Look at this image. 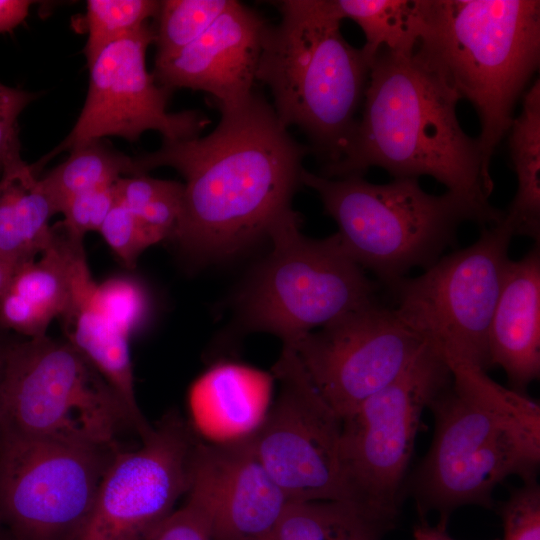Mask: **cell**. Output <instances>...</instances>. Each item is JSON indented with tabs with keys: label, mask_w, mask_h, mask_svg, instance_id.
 <instances>
[{
	"label": "cell",
	"mask_w": 540,
	"mask_h": 540,
	"mask_svg": "<svg viewBox=\"0 0 540 540\" xmlns=\"http://www.w3.org/2000/svg\"><path fill=\"white\" fill-rule=\"evenodd\" d=\"M192 487L207 507L212 540H271L290 501L249 440L199 438Z\"/></svg>",
	"instance_id": "16"
},
{
	"label": "cell",
	"mask_w": 540,
	"mask_h": 540,
	"mask_svg": "<svg viewBox=\"0 0 540 540\" xmlns=\"http://www.w3.org/2000/svg\"><path fill=\"white\" fill-rule=\"evenodd\" d=\"M502 540H540V485L523 482L498 507ZM501 540V539H500Z\"/></svg>",
	"instance_id": "32"
},
{
	"label": "cell",
	"mask_w": 540,
	"mask_h": 540,
	"mask_svg": "<svg viewBox=\"0 0 540 540\" xmlns=\"http://www.w3.org/2000/svg\"><path fill=\"white\" fill-rule=\"evenodd\" d=\"M413 540H456L452 538L447 529L440 528L437 525H430L425 519H421L413 529ZM492 540H500L494 538Z\"/></svg>",
	"instance_id": "37"
},
{
	"label": "cell",
	"mask_w": 540,
	"mask_h": 540,
	"mask_svg": "<svg viewBox=\"0 0 540 540\" xmlns=\"http://www.w3.org/2000/svg\"><path fill=\"white\" fill-rule=\"evenodd\" d=\"M231 0L160 1L155 60L168 58L206 32L229 6Z\"/></svg>",
	"instance_id": "28"
},
{
	"label": "cell",
	"mask_w": 540,
	"mask_h": 540,
	"mask_svg": "<svg viewBox=\"0 0 540 540\" xmlns=\"http://www.w3.org/2000/svg\"><path fill=\"white\" fill-rule=\"evenodd\" d=\"M301 183L318 194L346 252L390 288L440 259L463 222L486 226L468 202L448 191L430 194L417 178L373 184L361 175L325 178L304 169Z\"/></svg>",
	"instance_id": "6"
},
{
	"label": "cell",
	"mask_w": 540,
	"mask_h": 540,
	"mask_svg": "<svg viewBox=\"0 0 540 540\" xmlns=\"http://www.w3.org/2000/svg\"><path fill=\"white\" fill-rule=\"evenodd\" d=\"M273 373L280 392L249 436L255 454L290 502L351 501L341 461V418L293 349L283 347Z\"/></svg>",
	"instance_id": "13"
},
{
	"label": "cell",
	"mask_w": 540,
	"mask_h": 540,
	"mask_svg": "<svg viewBox=\"0 0 540 540\" xmlns=\"http://www.w3.org/2000/svg\"><path fill=\"white\" fill-rule=\"evenodd\" d=\"M154 38V29L146 23L101 51L89 66L88 94L74 127L57 147L31 165L35 172L59 153L105 136L135 142L154 130L165 141L199 137L210 123L207 116L196 110L168 112L171 91L146 69V50Z\"/></svg>",
	"instance_id": "14"
},
{
	"label": "cell",
	"mask_w": 540,
	"mask_h": 540,
	"mask_svg": "<svg viewBox=\"0 0 540 540\" xmlns=\"http://www.w3.org/2000/svg\"><path fill=\"white\" fill-rule=\"evenodd\" d=\"M146 540H212L209 513L198 490L191 486L184 504Z\"/></svg>",
	"instance_id": "34"
},
{
	"label": "cell",
	"mask_w": 540,
	"mask_h": 540,
	"mask_svg": "<svg viewBox=\"0 0 540 540\" xmlns=\"http://www.w3.org/2000/svg\"><path fill=\"white\" fill-rule=\"evenodd\" d=\"M394 526L352 501L290 502L271 540H383Z\"/></svg>",
	"instance_id": "24"
},
{
	"label": "cell",
	"mask_w": 540,
	"mask_h": 540,
	"mask_svg": "<svg viewBox=\"0 0 540 540\" xmlns=\"http://www.w3.org/2000/svg\"><path fill=\"white\" fill-rule=\"evenodd\" d=\"M450 381L445 358L425 344L395 380L341 419V461L352 502L395 525L422 414Z\"/></svg>",
	"instance_id": "9"
},
{
	"label": "cell",
	"mask_w": 540,
	"mask_h": 540,
	"mask_svg": "<svg viewBox=\"0 0 540 540\" xmlns=\"http://www.w3.org/2000/svg\"><path fill=\"white\" fill-rule=\"evenodd\" d=\"M277 6L281 20L266 26L256 80L269 87L281 124L298 127L311 152L334 163L356 123L371 63L343 37L331 0Z\"/></svg>",
	"instance_id": "5"
},
{
	"label": "cell",
	"mask_w": 540,
	"mask_h": 540,
	"mask_svg": "<svg viewBox=\"0 0 540 540\" xmlns=\"http://www.w3.org/2000/svg\"><path fill=\"white\" fill-rule=\"evenodd\" d=\"M16 337L11 335V332L4 330L0 327V386L4 373L7 355L11 344Z\"/></svg>",
	"instance_id": "38"
},
{
	"label": "cell",
	"mask_w": 540,
	"mask_h": 540,
	"mask_svg": "<svg viewBox=\"0 0 540 540\" xmlns=\"http://www.w3.org/2000/svg\"><path fill=\"white\" fill-rule=\"evenodd\" d=\"M220 120L204 137L165 141L134 159L137 175L168 166L185 179L180 219L172 236L197 258L229 256L261 237L291 208L311 152L283 126L254 90L218 106Z\"/></svg>",
	"instance_id": "1"
},
{
	"label": "cell",
	"mask_w": 540,
	"mask_h": 540,
	"mask_svg": "<svg viewBox=\"0 0 540 540\" xmlns=\"http://www.w3.org/2000/svg\"><path fill=\"white\" fill-rule=\"evenodd\" d=\"M512 238L503 221L484 227L473 244L391 288L397 316L445 360L491 367L488 332Z\"/></svg>",
	"instance_id": "10"
},
{
	"label": "cell",
	"mask_w": 540,
	"mask_h": 540,
	"mask_svg": "<svg viewBox=\"0 0 540 540\" xmlns=\"http://www.w3.org/2000/svg\"><path fill=\"white\" fill-rule=\"evenodd\" d=\"M114 192L116 203L172 238L182 212V183L146 174L127 176L114 183Z\"/></svg>",
	"instance_id": "27"
},
{
	"label": "cell",
	"mask_w": 540,
	"mask_h": 540,
	"mask_svg": "<svg viewBox=\"0 0 540 540\" xmlns=\"http://www.w3.org/2000/svg\"><path fill=\"white\" fill-rule=\"evenodd\" d=\"M300 221L290 208L273 223L267 235L272 250L239 299L242 327L274 334L283 347L375 301V284L337 232L312 239L301 233Z\"/></svg>",
	"instance_id": "7"
},
{
	"label": "cell",
	"mask_w": 540,
	"mask_h": 540,
	"mask_svg": "<svg viewBox=\"0 0 540 540\" xmlns=\"http://www.w3.org/2000/svg\"><path fill=\"white\" fill-rule=\"evenodd\" d=\"M517 191L502 221L514 236L540 242V80L524 93L522 111L509 129Z\"/></svg>",
	"instance_id": "23"
},
{
	"label": "cell",
	"mask_w": 540,
	"mask_h": 540,
	"mask_svg": "<svg viewBox=\"0 0 540 540\" xmlns=\"http://www.w3.org/2000/svg\"><path fill=\"white\" fill-rule=\"evenodd\" d=\"M39 260L17 265L0 293V327L26 338L46 335L50 323L67 312L77 261L84 256L83 240L57 224Z\"/></svg>",
	"instance_id": "19"
},
{
	"label": "cell",
	"mask_w": 540,
	"mask_h": 540,
	"mask_svg": "<svg viewBox=\"0 0 540 540\" xmlns=\"http://www.w3.org/2000/svg\"><path fill=\"white\" fill-rule=\"evenodd\" d=\"M141 440L135 450L115 451L68 540H146L188 494L199 440L191 425L171 410Z\"/></svg>",
	"instance_id": "12"
},
{
	"label": "cell",
	"mask_w": 540,
	"mask_h": 540,
	"mask_svg": "<svg viewBox=\"0 0 540 540\" xmlns=\"http://www.w3.org/2000/svg\"><path fill=\"white\" fill-rule=\"evenodd\" d=\"M131 418L120 396L71 343L13 341L0 386V430L70 444L120 448Z\"/></svg>",
	"instance_id": "8"
},
{
	"label": "cell",
	"mask_w": 540,
	"mask_h": 540,
	"mask_svg": "<svg viewBox=\"0 0 540 540\" xmlns=\"http://www.w3.org/2000/svg\"><path fill=\"white\" fill-rule=\"evenodd\" d=\"M338 16L354 21L365 36L361 48L372 62L384 48L398 54L415 51L422 35L428 0H331Z\"/></svg>",
	"instance_id": "25"
},
{
	"label": "cell",
	"mask_w": 540,
	"mask_h": 540,
	"mask_svg": "<svg viewBox=\"0 0 540 540\" xmlns=\"http://www.w3.org/2000/svg\"><path fill=\"white\" fill-rule=\"evenodd\" d=\"M426 343L376 301L302 337L293 347L310 380L343 419L395 380Z\"/></svg>",
	"instance_id": "15"
},
{
	"label": "cell",
	"mask_w": 540,
	"mask_h": 540,
	"mask_svg": "<svg viewBox=\"0 0 540 540\" xmlns=\"http://www.w3.org/2000/svg\"><path fill=\"white\" fill-rule=\"evenodd\" d=\"M15 267L16 266L0 258V293L7 284Z\"/></svg>",
	"instance_id": "39"
},
{
	"label": "cell",
	"mask_w": 540,
	"mask_h": 540,
	"mask_svg": "<svg viewBox=\"0 0 540 540\" xmlns=\"http://www.w3.org/2000/svg\"><path fill=\"white\" fill-rule=\"evenodd\" d=\"M32 1L0 0V33L18 26L28 15Z\"/></svg>",
	"instance_id": "36"
},
{
	"label": "cell",
	"mask_w": 540,
	"mask_h": 540,
	"mask_svg": "<svg viewBox=\"0 0 540 540\" xmlns=\"http://www.w3.org/2000/svg\"><path fill=\"white\" fill-rule=\"evenodd\" d=\"M56 214L39 178L20 155L3 162L0 174V258L17 266L49 245Z\"/></svg>",
	"instance_id": "22"
},
{
	"label": "cell",
	"mask_w": 540,
	"mask_h": 540,
	"mask_svg": "<svg viewBox=\"0 0 540 540\" xmlns=\"http://www.w3.org/2000/svg\"><path fill=\"white\" fill-rule=\"evenodd\" d=\"M94 304L122 331L131 335L141 324L147 310L142 287L129 278H110L94 283L91 289Z\"/></svg>",
	"instance_id": "31"
},
{
	"label": "cell",
	"mask_w": 540,
	"mask_h": 540,
	"mask_svg": "<svg viewBox=\"0 0 540 540\" xmlns=\"http://www.w3.org/2000/svg\"><path fill=\"white\" fill-rule=\"evenodd\" d=\"M415 52L480 121L484 169L514 120V107L540 63V1L428 0Z\"/></svg>",
	"instance_id": "4"
},
{
	"label": "cell",
	"mask_w": 540,
	"mask_h": 540,
	"mask_svg": "<svg viewBox=\"0 0 540 540\" xmlns=\"http://www.w3.org/2000/svg\"><path fill=\"white\" fill-rule=\"evenodd\" d=\"M115 204L114 184L75 195L62 207L64 220L57 225L68 235L83 239L87 232L100 230Z\"/></svg>",
	"instance_id": "33"
},
{
	"label": "cell",
	"mask_w": 540,
	"mask_h": 540,
	"mask_svg": "<svg viewBox=\"0 0 540 540\" xmlns=\"http://www.w3.org/2000/svg\"><path fill=\"white\" fill-rule=\"evenodd\" d=\"M459 100L415 51L380 49L371 62L361 116L341 157L323 165L319 175L363 176L380 167L393 178L430 176L476 209L486 226L501 222L504 211L489 202L494 183L478 140L459 123Z\"/></svg>",
	"instance_id": "2"
},
{
	"label": "cell",
	"mask_w": 540,
	"mask_h": 540,
	"mask_svg": "<svg viewBox=\"0 0 540 540\" xmlns=\"http://www.w3.org/2000/svg\"><path fill=\"white\" fill-rule=\"evenodd\" d=\"M0 540H13L8 531L0 523Z\"/></svg>",
	"instance_id": "40"
},
{
	"label": "cell",
	"mask_w": 540,
	"mask_h": 540,
	"mask_svg": "<svg viewBox=\"0 0 540 540\" xmlns=\"http://www.w3.org/2000/svg\"><path fill=\"white\" fill-rule=\"evenodd\" d=\"M271 377L249 366L223 363L204 373L192 385L189 406L195 427L213 416L222 431V441L250 436L267 413Z\"/></svg>",
	"instance_id": "21"
},
{
	"label": "cell",
	"mask_w": 540,
	"mask_h": 540,
	"mask_svg": "<svg viewBox=\"0 0 540 540\" xmlns=\"http://www.w3.org/2000/svg\"><path fill=\"white\" fill-rule=\"evenodd\" d=\"M36 94L0 83V164L20 155L17 119Z\"/></svg>",
	"instance_id": "35"
},
{
	"label": "cell",
	"mask_w": 540,
	"mask_h": 540,
	"mask_svg": "<svg viewBox=\"0 0 540 540\" xmlns=\"http://www.w3.org/2000/svg\"><path fill=\"white\" fill-rule=\"evenodd\" d=\"M92 279L86 260L74 271L71 304L61 318L67 341L101 373L127 408L132 427L143 438L151 426L136 401L129 338L92 301Z\"/></svg>",
	"instance_id": "20"
},
{
	"label": "cell",
	"mask_w": 540,
	"mask_h": 540,
	"mask_svg": "<svg viewBox=\"0 0 540 540\" xmlns=\"http://www.w3.org/2000/svg\"><path fill=\"white\" fill-rule=\"evenodd\" d=\"M1 170H2V164H0V174H1Z\"/></svg>",
	"instance_id": "41"
},
{
	"label": "cell",
	"mask_w": 540,
	"mask_h": 540,
	"mask_svg": "<svg viewBox=\"0 0 540 540\" xmlns=\"http://www.w3.org/2000/svg\"><path fill=\"white\" fill-rule=\"evenodd\" d=\"M118 449L0 430V523L13 540H68Z\"/></svg>",
	"instance_id": "11"
},
{
	"label": "cell",
	"mask_w": 540,
	"mask_h": 540,
	"mask_svg": "<svg viewBox=\"0 0 540 540\" xmlns=\"http://www.w3.org/2000/svg\"><path fill=\"white\" fill-rule=\"evenodd\" d=\"M266 26L258 13L231 0L195 41L168 58L155 60L153 76L170 91L206 92L217 106L239 102L254 90Z\"/></svg>",
	"instance_id": "17"
},
{
	"label": "cell",
	"mask_w": 540,
	"mask_h": 540,
	"mask_svg": "<svg viewBox=\"0 0 540 540\" xmlns=\"http://www.w3.org/2000/svg\"><path fill=\"white\" fill-rule=\"evenodd\" d=\"M490 366L525 394L540 376V246L510 260L488 332Z\"/></svg>",
	"instance_id": "18"
},
{
	"label": "cell",
	"mask_w": 540,
	"mask_h": 540,
	"mask_svg": "<svg viewBox=\"0 0 540 540\" xmlns=\"http://www.w3.org/2000/svg\"><path fill=\"white\" fill-rule=\"evenodd\" d=\"M137 176L134 159L100 139L82 145L53 168L40 183L55 213L73 196L114 184L119 178Z\"/></svg>",
	"instance_id": "26"
},
{
	"label": "cell",
	"mask_w": 540,
	"mask_h": 540,
	"mask_svg": "<svg viewBox=\"0 0 540 540\" xmlns=\"http://www.w3.org/2000/svg\"><path fill=\"white\" fill-rule=\"evenodd\" d=\"M99 232L129 268L135 266L145 249L167 238L162 231L118 203L110 210Z\"/></svg>",
	"instance_id": "30"
},
{
	"label": "cell",
	"mask_w": 540,
	"mask_h": 540,
	"mask_svg": "<svg viewBox=\"0 0 540 540\" xmlns=\"http://www.w3.org/2000/svg\"><path fill=\"white\" fill-rule=\"evenodd\" d=\"M446 362L451 381L428 407L432 441L405 485L420 517L435 512L443 529L461 507L492 509L493 493L508 477L537 480L540 466L539 403L480 368Z\"/></svg>",
	"instance_id": "3"
},
{
	"label": "cell",
	"mask_w": 540,
	"mask_h": 540,
	"mask_svg": "<svg viewBox=\"0 0 540 540\" xmlns=\"http://www.w3.org/2000/svg\"><path fill=\"white\" fill-rule=\"evenodd\" d=\"M160 1L89 0L87 1L88 39L84 55L90 66L101 51L131 34L156 17Z\"/></svg>",
	"instance_id": "29"
}]
</instances>
